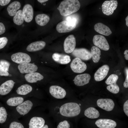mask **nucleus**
<instances>
[{
    "label": "nucleus",
    "mask_w": 128,
    "mask_h": 128,
    "mask_svg": "<svg viewBox=\"0 0 128 128\" xmlns=\"http://www.w3.org/2000/svg\"><path fill=\"white\" fill-rule=\"evenodd\" d=\"M80 7V2L77 0H65L62 1L57 9L60 14L67 16L77 11Z\"/></svg>",
    "instance_id": "obj_1"
},
{
    "label": "nucleus",
    "mask_w": 128,
    "mask_h": 128,
    "mask_svg": "<svg viewBox=\"0 0 128 128\" xmlns=\"http://www.w3.org/2000/svg\"><path fill=\"white\" fill-rule=\"evenodd\" d=\"M81 109L77 103L73 102L64 104L60 108L59 112L62 116L72 117L78 115L80 113Z\"/></svg>",
    "instance_id": "obj_2"
},
{
    "label": "nucleus",
    "mask_w": 128,
    "mask_h": 128,
    "mask_svg": "<svg viewBox=\"0 0 128 128\" xmlns=\"http://www.w3.org/2000/svg\"><path fill=\"white\" fill-rule=\"evenodd\" d=\"M118 2L117 0H111L105 1L102 5L103 13L107 15H111L117 8Z\"/></svg>",
    "instance_id": "obj_3"
},
{
    "label": "nucleus",
    "mask_w": 128,
    "mask_h": 128,
    "mask_svg": "<svg viewBox=\"0 0 128 128\" xmlns=\"http://www.w3.org/2000/svg\"><path fill=\"white\" fill-rule=\"evenodd\" d=\"M93 41L97 47L105 51L109 50L110 46L106 38L101 35H95L93 37Z\"/></svg>",
    "instance_id": "obj_4"
},
{
    "label": "nucleus",
    "mask_w": 128,
    "mask_h": 128,
    "mask_svg": "<svg viewBox=\"0 0 128 128\" xmlns=\"http://www.w3.org/2000/svg\"><path fill=\"white\" fill-rule=\"evenodd\" d=\"M72 70L76 73H80L84 72L87 68V66L85 63L80 59L76 57L72 61L70 65Z\"/></svg>",
    "instance_id": "obj_5"
},
{
    "label": "nucleus",
    "mask_w": 128,
    "mask_h": 128,
    "mask_svg": "<svg viewBox=\"0 0 128 128\" xmlns=\"http://www.w3.org/2000/svg\"><path fill=\"white\" fill-rule=\"evenodd\" d=\"M76 46L75 38L73 35L69 36L65 39L64 44V49L66 53L72 52Z\"/></svg>",
    "instance_id": "obj_6"
},
{
    "label": "nucleus",
    "mask_w": 128,
    "mask_h": 128,
    "mask_svg": "<svg viewBox=\"0 0 128 128\" xmlns=\"http://www.w3.org/2000/svg\"><path fill=\"white\" fill-rule=\"evenodd\" d=\"M11 58L13 62L20 64L29 63L31 60L30 56L28 54L22 52L12 54Z\"/></svg>",
    "instance_id": "obj_7"
},
{
    "label": "nucleus",
    "mask_w": 128,
    "mask_h": 128,
    "mask_svg": "<svg viewBox=\"0 0 128 128\" xmlns=\"http://www.w3.org/2000/svg\"><path fill=\"white\" fill-rule=\"evenodd\" d=\"M76 25L70 23L66 20H64L59 23L57 25L56 29L60 33L69 32L74 29Z\"/></svg>",
    "instance_id": "obj_8"
},
{
    "label": "nucleus",
    "mask_w": 128,
    "mask_h": 128,
    "mask_svg": "<svg viewBox=\"0 0 128 128\" xmlns=\"http://www.w3.org/2000/svg\"><path fill=\"white\" fill-rule=\"evenodd\" d=\"M72 54L75 57L84 60H88L91 58V52L84 48L75 49Z\"/></svg>",
    "instance_id": "obj_9"
},
{
    "label": "nucleus",
    "mask_w": 128,
    "mask_h": 128,
    "mask_svg": "<svg viewBox=\"0 0 128 128\" xmlns=\"http://www.w3.org/2000/svg\"><path fill=\"white\" fill-rule=\"evenodd\" d=\"M97 104L99 107L107 111L112 110L114 106L113 101L109 98L99 99L97 101Z\"/></svg>",
    "instance_id": "obj_10"
},
{
    "label": "nucleus",
    "mask_w": 128,
    "mask_h": 128,
    "mask_svg": "<svg viewBox=\"0 0 128 128\" xmlns=\"http://www.w3.org/2000/svg\"><path fill=\"white\" fill-rule=\"evenodd\" d=\"M49 92L53 97L57 99H63L66 95V92L64 89L58 86L52 85L50 86Z\"/></svg>",
    "instance_id": "obj_11"
},
{
    "label": "nucleus",
    "mask_w": 128,
    "mask_h": 128,
    "mask_svg": "<svg viewBox=\"0 0 128 128\" xmlns=\"http://www.w3.org/2000/svg\"><path fill=\"white\" fill-rule=\"evenodd\" d=\"M110 69L109 66L104 65L99 68L94 75L95 80L97 81L103 80L107 75Z\"/></svg>",
    "instance_id": "obj_12"
},
{
    "label": "nucleus",
    "mask_w": 128,
    "mask_h": 128,
    "mask_svg": "<svg viewBox=\"0 0 128 128\" xmlns=\"http://www.w3.org/2000/svg\"><path fill=\"white\" fill-rule=\"evenodd\" d=\"M95 124L100 128H114L117 124L114 121L111 119H101L97 120Z\"/></svg>",
    "instance_id": "obj_13"
},
{
    "label": "nucleus",
    "mask_w": 128,
    "mask_h": 128,
    "mask_svg": "<svg viewBox=\"0 0 128 128\" xmlns=\"http://www.w3.org/2000/svg\"><path fill=\"white\" fill-rule=\"evenodd\" d=\"M33 105V103L31 101L27 100L18 105L16 109L20 115H24L29 112Z\"/></svg>",
    "instance_id": "obj_14"
},
{
    "label": "nucleus",
    "mask_w": 128,
    "mask_h": 128,
    "mask_svg": "<svg viewBox=\"0 0 128 128\" xmlns=\"http://www.w3.org/2000/svg\"><path fill=\"white\" fill-rule=\"evenodd\" d=\"M24 20L27 23L31 22L33 16V10L32 7L29 4L25 5L22 11Z\"/></svg>",
    "instance_id": "obj_15"
},
{
    "label": "nucleus",
    "mask_w": 128,
    "mask_h": 128,
    "mask_svg": "<svg viewBox=\"0 0 128 128\" xmlns=\"http://www.w3.org/2000/svg\"><path fill=\"white\" fill-rule=\"evenodd\" d=\"M18 68L20 72L22 73L34 72L38 69L36 65L29 63L20 64L18 65Z\"/></svg>",
    "instance_id": "obj_16"
},
{
    "label": "nucleus",
    "mask_w": 128,
    "mask_h": 128,
    "mask_svg": "<svg viewBox=\"0 0 128 128\" xmlns=\"http://www.w3.org/2000/svg\"><path fill=\"white\" fill-rule=\"evenodd\" d=\"M91 78V76L89 74L84 73L77 75L73 81L76 85L82 86L88 83Z\"/></svg>",
    "instance_id": "obj_17"
},
{
    "label": "nucleus",
    "mask_w": 128,
    "mask_h": 128,
    "mask_svg": "<svg viewBox=\"0 0 128 128\" xmlns=\"http://www.w3.org/2000/svg\"><path fill=\"white\" fill-rule=\"evenodd\" d=\"M14 85V82L12 80H7L2 83L0 86V94L4 95L9 93Z\"/></svg>",
    "instance_id": "obj_18"
},
{
    "label": "nucleus",
    "mask_w": 128,
    "mask_h": 128,
    "mask_svg": "<svg viewBox=\"0 0 128 128\" xmlns=\"http://www.w3.org/2000/svg\"><path fill=\"white\" fill-rule=\"evenodd\" d=\"M95 30L99 33L106 36H108L112 33L110 28L104 24L99 23L96 24L94 26Z\"/></svg>",
    "instance_id": "obj_19"
},
{
    "label": "nucleus",
    "mask_w": 128,
    "mask_h": 128,
    "mask_svg": "<svg viewBox=\"0 0 128 128\" xmlns=\"http://www.w3.org/2000/svg\"><path fill=\"white\" fill-rule=\"evenodd\" d=\"M52 57L55 61L62 64H67L71 61L70 56L67 55L55 53L53 55Z\"/></svg>",
    "instance_id": "obj_20"
},
{
    "label": "nucleus",
    "mask_w": 128,
    "mask_h": 128,
    "mask_svg": "<svg viewBox=\"0 0 128 128\" xmlns=\"http://www.w3.org/2000/svg\"><path fill=\"white\" fill-rule=\"evenodd\" d=\"M45 42L39 41L31 43L27 46L26 50L28 51L32 52L41 50L43 49L46 46Z\"/></svg>",
    "instance_id": "obj_21"
},
{
    "label": "nucleus",
    "mask_w": 128,
    "mask_h": 128,
    "mask_svg": "<svg viewBox=\"0 0 128 128\" xmlns=\"http://www.w3.org/2000/svg\"><path fill=\"white\" fill-rule=\"evenodd\" d=\"M45 120L42 118L34 117L30 120L29 128H41L44 125Z\"/></svg>",
    "instance_id": "obj_22"
},
{
    "label": "nucleus",
    "mask_w": 128,
    "mask_h": 128,
    "mask_svg": "<svg viewBox=\"0 0 128 128\" xmlns=\"http://www.w3.org/2000/svg\"><path fill=\"white\" fill-rule=\"evenodd\" d=\"M25 78L28 82L33 83L42 79L44 77L39 73L33 72L27 74L25 75Z\"/></svg>",
    "instance_id": "obj_23"
},
{
    "label": "nucleus",
    "mask_w": 128,
    "mask_h": 128,
    "mask_svg": "<svg viewBox=\"0 0 128 128\" xmlns=\"http://www.w3.org/2000/svg\"><path fill=\"white\" fill-rule=\"evenodd\" d=\"M21 6L20 3L18 1H15L11 3L7 8L9 15L11 16H14Z\"/></svg>",
    "instance_id": "obj_24"
},
{
    "label": "nucleus",
    "mask_w": 128,
    "mask_h": 128,
    "mask_svg": "<svg viewBox=\"0 0 128 128\" xmlns=\"http://www.w3.org/2000/svg\"><path fill=\"white\" fill-rule=\"evenodd\" d=\"M50 19L49 16L45 14H38L36 15L35 18L36 23L41 26L46 25L49 22Z\"/></svg>",
    "instance_id": "obj_25"
},
{
    "label": "nucleus",
    "mask_w": 128,
    "mask_h": 128,
    "mask_svg": "<svg viewBox=\"0 0 128 128\" xmlns=\"http://www.w3.org/2000/svg\"><path fill=\"white\" fill-rule=\"evenodd\" d=\"M85 115L87 117L91 119H95L98 118L100 115L98 111L93 107H90L85 110Z\"/></svg>",
    "instance_id": "obj_26"
},
{
    "label": "nucleus",
    "mask_w": 128,
    "mask_h": 128,
    "mask_svg": "<svg viewBox=\"0 0 128 128\" xmlns=\"http://www.w3.org/2000/svg\"><path fill=\"white\" fill-rule=\"evenodd\" d=\"M91 53L93 62L95 63L98 62L100 60L101 55L100 49L96 46H93L91 49Z\"/></svg>",
    "instance_id": "obj_27"
},
{
    "label": "nucleus",
    "mask_w": 128,
    "mask_h": 128,
    "mask_svg": "<svg viewBox=\"0 0 128 128\" xmlns=\"http://www.w3.org/2000/svg\"><path fill=\"white\" fill-rule=\"evenodd\" d=\"M32 88L31 86L27 84H24L19 87L16 91L17 93L20 95H25L32 91Z\"/></svg>",
    "instance_id": "obj_28"
},
{
    "label": "nucleus",
    "mask_w": 128,
    "mask_h": 128,
    "mask_svg": "<svg viewBox=\"0 0 128 128\" xmlns=\"http://www.w3.org/2000/svg\"><path fill=\"white\" fill-rule=\"evenodd\" d=\"M24 101L23 98L20 97H15L9 98L7 101V104L11 106H18L22 103Z\"/></svg>",
    "instance_id": "obj_29"
},
{
    "label": "nucleus",
    "mask_w": 128,
    "mask_h": 128,
    "mask_svg": "<svg viewBox=\"0 0 128 128\" xmlns=\"http://www.w3.org/2000/svg\"><path fill=\"white\" fill-rule=\"evenodd\" d=\"M24 20L22 11L19 10L17 11L14 17V22L16 24L20 25L23 23Z\"/></svg>",
    "instance_id": "obj_30"
},
{
    "label": "nucleus",
    "mask_w": 128,
    "mask_h": 128,
    "mask_svg": "<svg viewBox=\"0 0 128 128\" xmlns=\"http://www.w3.org/2000/svg\"><path fill=\"white\" fill-rule=\"evenodd\" d=\"M118 78L117 75L114 74H112L105 81V83L106 84L109 85L116 83Z\"/></svg>",
    "instance_id": "obj_31"
},
{
    "label": "nucleus",
    "mask_w": 128,
    "mask_h": 128,
    "mask_svg": "<svg viewBox=\"0 0 128 128\" xmlns=\"http://www.w3.org/2000/svg\"><path fill=\"white\" fill-rule=\"evenodd\" d=\"M106 88L109 91L114 94L117 93L119 91V87L116 83L110 85Z\"/></svg>",
    "instance_id": "obj_32"
},
{
    "label": "nucleus",
    "mask_w": 128,
    "mask_h": 128,
    "mask_svg": "<svg viewBox=\"0 0 128 128\" xmlns=\"http://www.w3.org/2000/svg\"><path fill=\"white\" fill-rule=\"evenodd\" d=\"M7 114L5 108L3 107L0 108V123H3L6 121Z\"/></svg>",
    "instance_id": "obj_33"
},
{
    "label": "nucleus",
    "mask_w": 128,
    "mask_h": 128,
    "mask_svg": "<svg viewBox=\"0 0 128 128\" xmlns=\"http://www.w3.org/2000/svg\"><path fill=\"white\" fill-rule=\"evenodd\" d=\"M66 21L72 24L77 25L78 20L75 16L73 15H69L66 18Z\"/></svg>",
    "instance_id": "obj_34"
},
{
    "label": "nucleus",
    "mask_w": 128,
    "mask_h": 128,
    "mask_svg": "<svg viewBox=\"0 0 128 128\" xmlns=\"http://www.w3.org/2000/svg\"><path fill=\"white\" fill-rule=\"evenodd\" d=\"M0 64L5 70L8 71L10 65V64L8 62L4 60H0Z\"/></svg>",
    "instance_id": "obj_35"
},
{
    "label": "nucleus",
    "mask_w": 128,
    "mask_h": 128,
    "mask_svg": "<svg viewBox=\"0 0 128 128\" xmlns=\"http://www.w3.org/2000/svg\"><path fill=\"white\" fill-rule=\"evenodd\" d=\"M70 125L67 121L66 120L60 122L57 128H69Z\"/></svg>",
    "instance_id": "obj_36"
},
{
    "label": "nucleus",
    "mask_w": 128,
    "mask_h": 128,
    "mask_svg": "<svg viewBox=\"0 0 128 128\" xmlns=\"http://www.w3.org/2000/svg\"><path fill=\"white\" fill-rule=\"evenodd\" d=\"M9 128H24L23 125L21 123L14 121L10 123Z\"/></svg>",
    "instance_id": "obj_37"
},
{
    "label": "nucleus",
    "mask_w": 128,
    "mask_h": 128,
    "mask_svg": "<svg viewBox=\"0 0 128 128\" xmlns=\"http://www.w3.org/2000/svg\"><path fill=\"white\" fill-rule=\"evenodd\" d=\"M8 41V39L6 37H0V49L3 48L6 45Z\"/></svg>",
    "instance_id": "obj_38"
},
{
    "label": "nucleus",
    "mask_w": 128,
    "mask_h": 128,
    "mask_svg": "<svg viewBox=\"0 0 128 128\" xmlns=\"http://www.w3.org/2000/svg\"><path fill=\"white\" fill-rule=\"evenodd\" d=\"M9 75L8 71L5 70L0 64V76H7Z\"/></svg>",
    "instance_id": "obj_39"
},
{
    "label": "nucleus",
    "mask_w": 128,
    "mask_h": 128,
    "mask_svg": "<svg viewBox=\"0 0 128 128\" xmlns=\"http://www.w3.org/2000/svg\"><path fill=\"white\" fill-rule=\"evenodd\" d=\"M123 111L128 116V100L124 103L123 106Z\"/></svg>",
    "instance_id": "obj_40"
},
{
    "label": "nucleus",
    "mask_w": 128,
    "mask_h": 128,
    "mask_svg": "<svg viewBox=\"0 0 128 128\" xmlns=\"http://www.w3.org/2000/svg\"><path fill=\"white\" fill-rule=\"evenodd\" d=\"M126 77L124 82L123 83L124 87L126 88L128 87V68H127L126 70Z\"/></svg>",
    "instance_id": "obj_41"
},
{
    "label": "nucleus",
    "mask_w": 128,
    "mask_h": 128,
    "mask_svg": "<svg viewBox=\"0 0 128 128\" xmlns=\"http://www.w3.org/2000/svg\"><path fill=\"white\" fill-rule=\"evenodd\" d=\"M5 31V28L4 24L0 22V35L4 33Z\"/></svg>",
    "instance_id": "obj_42"
},
{
    "label": "nucleus",
    "mask_w": 128,
    "mask_h": 128,
    "mask_svg": "<svg viewBox=\"0 0 128 128\" xmlns=\"http://www.w3.org/2000/svg\"><path fill=\"white\" fill-rule=\"evenodd\" d=\"M10 0H0V5L4 6L8 4L10 1Z\"/></svg>",
    "instance_id": "obj_43"
},
{
    "label": "nucleus",
    "mask_w": 128,
    "mask_h": 128,
    "mask_svg": "<svg viewBox=\"0 0 128 128\" xmlns=\"http://www.w3.org/2000/svg\"><path fill=\"white\" fill-rule=\"evenodd\" d=\"M128 50H126L124 51V54L125 55L124 57L125 59L128 60Z\"/></svg>",
    "instance_id": "obj_44"
},
{
    "label": "nucleus",
    "mask_w": 128,
    "mask_h": 128,
    "mask_svg": "<svg viewBox=\"0 0 128 128\" xmlns=\"http://www.w3.org/2000/svg\"><path fill=\"white\" fill-rule=\"evenodd\" d=\"M125 20L126 21V24L127 27H128V16H127Z\"/></svg>",
    "instance_id": "obj_45"
},
{
    "label": "nucleus",
    "mask_w": 128,
    "mask_h": 128,
    "mask_svg": "<svg viewBox=\"0 0 128 128\" xmlns=\"http://www.w3.org/2000/svg\"><path fill=\"white\" fill-rule=\"evenodd\" d=\"M37 1L41 3H42L48 1L47 0H38Z\"/></svg>",
    "instance_id": "obj_46"
},
{
    "label": "nucleus",
    "mask_w": 128,
    "mask_h": 128,
    "mask_svg": "<svg viewBox=\"0 0 128 128\" xmlns=\"http://www.w3.org/2000/svg\"><path fill=\"white\" fill-rule=\"evenodd\" d=\"M41 128H48V127L47 125H45Z\"/></svg>",
    "instance_id": "obj_47"
}]
</instances>
